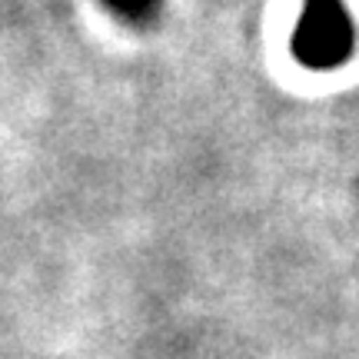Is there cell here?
Here are the masks:
<instances>
[{
    "instance_id": "1",
    "label": "cell",
    "mask_w": 359,
    "mask_h": 359,
    "mask_svg": "<svg viewBox=\"0 0 359 359\" xmlns=\"http://www.w3.org/2000/svg\"><path fill=\"white\" fill-rule=\"evenodd\" d=\"M293 57L309 70H336L356 50V24L343 0H303L290 37Z\"/></svg>"
},
{
    "instance_id": "2",
    "label": "cell",
    "mask_w": 359,
    "mask_h": 359,
    "mask_svg": "<svg viewBox=\"0 0 359 359\" xmlns=\"http://www.w3.org/2000/svg\"><path fill=\"white\" fill-rule=\"evenodd\" d=\"M103 7L114 13V17L127 20V24H147V20L156 17L160 0H103Z\"/></svg>"
}]
</instances>
